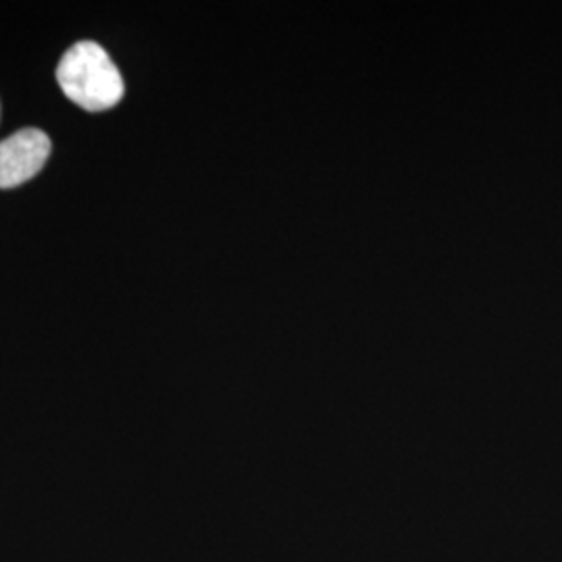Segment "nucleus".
I'll return each instance as SVG.
<instances>
[{"label":"nucleus","mask_w":562,"mask_h":562,"mask_svg":"<svg viewBox=\"0 0 562 562\" xmlns=\"http://www.w3.org/2000/svg\"><path fill=\"white\" fill-rule=\"evenodd\" d=\"M57 81L65 97L90 113L113 109L125 83L117 65L97 42H76L60 59Z\"/></svg>","instance_id":"obj_1"},{"label":"nucleus","mask_w":562,"mask_h":562,"mask_svg":"<svg viewBox=\"0 0 562 562\" xmlns=\"http://www.w3.org/2000/svg\"><path fill=\"white\" fill-rule=\"evenodd\" d=\"M50 148V138L38 127H25L0 142V188L9 190L38 176Z\"/></svg>","instance_id":"obj_2"}]
</instances>
